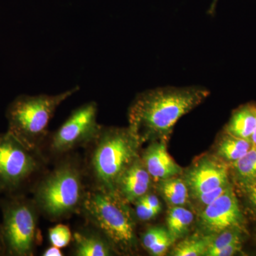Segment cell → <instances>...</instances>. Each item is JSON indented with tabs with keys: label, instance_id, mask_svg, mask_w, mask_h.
Wrapping results in <instances>:
<instances>
[{
	"label": "cell",
	"instance_id": "obj_23",
	"mask_svg": "<svg viewBox=\"0 0 256 256\" xmlns=\"http://www.w3.org/2000/svg\"><path fill=\"white\" fill-rule=\"evenodd\" d=\"M229 186H230V184L210 190V191L205 192V193L202 194L198 195V196L194 198L196 200L198 204L201 205L204 208L207 205L210 204V203L215 201L220 195L223 194L224 192L226 191Z\"/></svg>",
	"mask_w": 256,
	"mask_h": 256
},
{
	"label": "cell",
	"instance_id": "obj_5",
	"mask_svg": "<svg viewBox=\"0 0 256 256\" xmlns=\"http://www.w3.org/2000/svg\"><path fill=\"white\" fill-rule=\"evenodd\" d=\"M82 180L76 163H60L34 188V202L38 210L53 220L80 212L86 194Z\"/></svg>",
	"mask_w": 256,
	"mask_h": 256
},
{
	"label": "cell",
	"instance_id": "obj_26",
	"mask_svg": "<svg viewBox=\"0 0 256 256\" xmlns=\"http://www.w3.org/2000/svg\"><path fill=\"white\" fill-rule=\"evenodd\" d=\"M242 250V240L229 244L227 246L216 252L214 256H232L239 254Z\"/></svg>",
	"mask_w": 256,
	"mask_h": 256
},
{
	"label": "cell",
	"instance_id": "obj_25",
	"mask_svg": "<svg viewBox=\"0 0 256 256\" xmlns=\"http://www.w3.org/2000/svg\"><path fill=\"white\" fill-rule=\"evenodd\" d=\"M134 204H136V215L140 220H150L160 213L159 210L148 206L146 204L142 203L139 200L134 202Z\"/></svg>",
	"mask_w": 256,
	"mask_h": 256
},
{
	"label": "cell",
	"instance_id": "obj_19",
	"mask_svg": "<svg viewBox=\"0 0 256 256\" xmlns=\"http://www.w3.org/2000/svg\"><path fill=\"white\" fill-rule=\"evenodd\" d=\"M168 229L163 227H152L148 229L142 236V244L152 255H164L174 244Z\"/></svg>",
	"mask_w": 256,
	"mask_h": 256
},
{
	"label": "cell",
	"instance_id": "obj_8",
	"mask_svg": "<svg viewBox=\"0 0 256 256\" xmlns=\"http://www.w3.org/2000/svg\"><path fill=\"white\" fill-rule=\"evenodd\" d=\"M98 106L89 102L80 106L52 136L50 150L56 154H63L92 143L100 132L102 126L97 122Z\"/></svg>",
	"mask_w": 256,
	"mask_h": 256
},
{
	"label": "cell",
	"instance_id": "obj_18",
	"mask_svg": "<svg viewBox=\"0 0 256 256\" xmlns=\"http://www.w3.org/2000/svg\"><path fill=\"white\" fill-rule=\"evenodd\" d=\"M159 185L162 194L172 206H183L188 202L190 191L184 178L173 176L162 180Z\"/></svg>",
	"mask_w": 256,
	"mask_h": 256
},
{
	"label": "cell",
	"instance_id": "obj_30",
	"mask_svg": "<svg viewBox=\"0 0 256 256\" xmlns=\"http://www.w3.org/2000/svg\"><path fill=\"white\" fill-rule=\"evenodd\" d=\"M218 0H212V3L208 10V14L210 15L214 14L216 9L217 3Z\"/></svg>",
	"mask_w": 256,
	"mask_h": 256
},
{
	"label": "cell",
	"instance_id": "obj_3",
	"mask_svg": "<svg viewBox=\"0 0 256 256\" xmlns=\"http://www.w3.org/2000/svg\"><path fill=\"white\" fill-rule=\"evenodd\" d=\"M92 143L89 168L96 188L114 192L121 175L140 158L142 143L129 127H102Z\"/></svg>",
	"mask_w": 256,
	"mask_h": 256
},
{
	"label": "cell",
	"instance_id": "obj_22",
	"mask_svg": "<svg viewBox=\"0 0 256 256\" xmlns=\"http://www.w3.org/2000/svg\"><path fill=\"white\" fill-rule=\"evenodd\" d=\"M48 238L52 246L63 248L70 244L72 234L67 226L58 224L48 230Z\"/></svg>",
	"mask_w": 256,
	"mask_h": 256
},
{
	"label": "cell",
	"instance_id": "obj_12",
	"mask_svg": "<svg viewBox=\"0 0 256 256\" xmlns=\"http://www.w3.org/2000/svg\"><path fill=\"white\" fill-rule=\"evenodd\" d=\"M141 160L152 180L156 182L176 176L182 172L181 166L170 156L166 142L163 141H152Z\"/></svg>",
	"mask_w": 256,
	"mask_h": 256
},
{
	"label": "cell",
	"instance_id": "obj_9",
	"mask_svg": "<svg viewBox=\"0 0 256 256\" xmlns=\"http://www.w3.org/2000/svg\"><path fill=\"white\" fill-rule=\"evenodd\" d=\"M244 220L238 198L230 185L223 194L204 208L200 225L205 234L216 235L228 228H242Z\"/></svg>",
	"mask_w": 256,
	"mask_h": 256
},
{
	"label": "cell",
	"instance_id": "obj_14",
	"mask_svg": "<svg viewBox=\"0 0 256 256\" xmlns=\"http://www.w3.org/2000/svg\"><path fill=\"white\" fill-rule=\"evenodd\" d=\"M256 126V104L242 106L234 111L224 132L250 140Z\"/></svg>",
	"mask_w": 256,
	"mask_h": 256
},
{
	"label": "cell",
	"instance_id": "obj_1",
	"mask_svg": "<svg viewBox=\"0 0 256 256\" xmlns=\"http://www.w3.org/2000/svg\"><path fill=\"white\" fill-rule=\"evenodd\" d=\"M201 86L164 87L138 94L128 110L130 129L140 142H168L178 120L210 96Z\"/></svg>",
	"mask_w": 256,
	"mask_h": 256
},
{
	"label": "cell",
	"instance_id": "obj_6",
	"mask_svg": "<svg viewBox=\"0 0 256 256\" xmlns=\"http://www.w3.org/2000/svg\"><path fill=\"white\" fill-rule=\"evenodd\" d=\"M1 226L6 255L31 256L38 242V208L21 194L10 195L0 201Z\"/></svg>",
	"mask_w": 256,
	"mask_h": 256
},
{
	"label": "cell",
	"instance_id": "obj_24",
	"mask_svg": "<svg viewBox=\"0 0 256 256\" xmlns=\"http://www.w3.org/2000/svg\"><path fill=\"white\" fill-rule=\"evenodd\" d=\"M244 193L247 204L256 215V180L240 186Z\"/></svg>",
	"mask_w": 256,
	"mask_h": 256
},
{
	"label": "cell",
	"instance_id": "obj_16",
	"mask_svg": "<svg viewBox=\"0 0 256 256\" xmlns=\"http://www.w3.org/2000/svg\"><path fill=\"white\" fill-rule=\"evenodd\" d=\"M194 216L193 213L182 206H172L168 212L166 226L172 238L176 242L188 232Z\"/></svg>",
	"mask_w": 256,
	"mask_h": 256
},
{
	"label": "cell",
	"instance_id": "obj_27",
	"mask_svg": "<svg viewBox=\"0 0 256 256\" xmlns=\"http://www.w3.org/2000/svg\"><path fill=\"white\" fill-rule=\"evenodd\" d=\"M138 200L142 202V203L146 204V205L151 207V208H154V210H159V212L161 210V203H160L159 198H158L156 195L146 193V195H144V196L141 197Z\"/></svg>",
	"mask_w": 256,
	"mask_h": 256
},
{
	"label": "cell",
	"instance_id": "obj_29",
	"mask_svg": "<svg viewBox=\"0 0 256 256\" xmlns=\"http://www.w3.org/2000/svg\"><path fill=\"white\" fill-rule=\"evenodd\" d=\"M6 255V248L4 239H3L2 232L1 226H0V256Z\"/></svg>",
	"mask_w": 256,
	"mask_h": 256
},
{
	"label": "cell",
	"instance_id": "obj_2",
	"mask_svg": "<svg viewBox=\"0 0 256 256\" xmlns=\"http://www.w3.org/2000/svg\"><path fill=\"white\" fill-rule=\"evenodd\" d=\"M80 212L110 242L114 252L131 254L137 248L136 222L128 203L114 192H86Z\"/></svg>",
	"mask_w": 256,
	"mask_h": 256
},
{
	"label": "cell",
	"instance_id": "obj_7",
	"mask_svg": "<svg viewBox=\"0 0 256 256\" xmlns=\"http://www.w3.org/2000/svg\"><path fill=\"white\" fill-rule=\"evenodd\" d=\"M41 166L38 152L28 149L10 132L0 134V193L20 194Z\"/></svg>",
	"mask_w": 256,
	"mask_h": 256
},
{
	"label": "cell",
	"instance_id": "obj_31",
	"mask_svg": "<svg viewBox=\"0 0 256 256\" xmlns=\"http://www.w3.org/2000/svg\"><path fill=\"white\" fill-rule=\"evenodd\" d=\"M250 140L252 141L254 146H256V126L255 129H254V132H252V137L250 138Z\"/></svg>",
	"mask_w": 256,
	"mask_h": 256
},
{
	"label": "cell",
	"instance_id": "obj_28",
	"mask_svg": "<svg viewBox=\"0 0 256 256\" xmlns=\"http://www.w3.org/2000/svg\"><path fill=\"white\" fill-rule=\"evenodd\" d=\"M44 256H63V252L60 250V248L56 247L54 246L47 248L43 254Z\"/></svg>",
	"mask_w": 256,
	"mask_h": 256
},
{
	"label": "cell",
	"instance_id": "obj_11",
	"mask_svg": "<svg viewBox=\"0 0 256 256\" xmlns=\"http://www.w3.org/2000/svg\"><path fill=\"white\" fill-rule=\"evenodd\" d=\"M151 182L150 175L139 158L121 175L114 192L127 203H134L148 193Z\"/></svg>",
	"mask_w": 256,
	"mask_h": 256
},
{
	"label": "cell",
	"instance_id": "obj_15",
	"mask_svg": "<svg viewBox=\"0 0 256 256\" xmlns=\"http://www.w3.org/2000/svg\"><path fill=\"white\" fill-rule=\"evenodd\" d=\"M254 146L250 140L224 132L217 146V158L230 165L240 160Z\"/></svg>",
	"mask_w": 256,
	"mask_h": 256
},
{
	"label": "cell",
	"instance_id": "obj_17",
	"mask_svg": "<svg viewBox=\"0 0 256 256\" xmlns=\"http://www.w3.org/2000/svg\"><path fill=\"white\" fill-rule=\"evenodd\" d=\"M214 234H194L184 239L173 248L170 255L173 256H205L210 242L214 238Z\"/></svg>",
	"mask_w": 256,
	"mask_h": 256
},
{
	"label": "cell",
	"instance_id": "obj_10",
	"mask_svg": "<svg viewBox=\"0 0 256 256\" xmlns=\"http://www.w3.org/2000/svg\"><path fill=\"white\" fill-rule=\"evenodd\" d=\"M229 166L218 158L205 156L194 165L184 180L193 198L220 186L227 185Z\"/></svg>",
	"mask_w": 256,
	"mask_h": 256
},
{
	"label": "cell",
	"instance_id": "obj_4",
	"mask_svg": "<svg viewBox=\"0 0 256 256\" xmlns=\"http://www.w3.org/2000/svg\"><path fill=\"white\" fill-rule=\"evenodd\" d=\"M78 90L75 86L58 95L20 96L6 112L8 132L28 149L38 152L57 108Z\"/></svg>",
	"mask_w": 256,
	"mask_h": 256
},
{
	"label": "cell",
	"instance_id": "obj_13",
	"mask_svg": "<svg viewBox=\"0 0 256 256\" xmlns=\"http://www.w3.org/2000/svg\"><path fill=\"white\" fill-rule=\"evenodd\" d=\"M74 255L110 256L114 250L110 242L97 230H84L74 235Z\"/></svg>",
	"mask_w": 256,
	"mask_h": 256
},
{
	"label": "cell",
	"instance_id": "obj_20",
	"mask_svg": "<svg viewBox=\"0 0 256 256\" xmlns=\"http://www.w3.org/2000/svg\"><path fill=\"white\" fill-rule=\"evenodd\" d=\"M228 166L240 186L256 180V146H252L245 156Z\"/></svg>",
	"mask_w": 256,
	"mask_h": 256
},
{
	"label": "cell",
	"instance_id": "obj_21",
	"mask_svg": "<svg viewBox=\"0 0 256 256\" xmlns=\"http://www.w3.org/2000/svg\"><path fill=\"white\" fill-rule=\"evenodd\" d=\"M240 230L242 228H232L226 229L220 234H216L205 256H214L216 252L227 246L229 244L242 240Z\"/></svg>",
	"mask_w": 256,
	"mask_h": 256
}]
</instances>
